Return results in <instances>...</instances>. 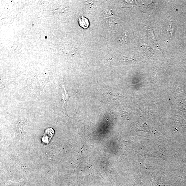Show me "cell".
Instances as JSON below:
<instances>
[{
  "label": "cell",
  "instance_id": "1",
  "mask_svg": "<svg viewBox=\"0 0 186 186\" xmlns=\"http://www.w3.org/2000/svg\"><path fill=\"white\" fill-rule=\"evenodd\" d=\"M54 133V130L53 128H46L44 134L42 137V141L43 143L48 144L51 140V139Z\"/></svg>",
  "mask_w": 186,
  "mask_h": 186
},
{
  "label": "cell",
  "instance_id": "2",
  "mask_svg": "<svg viewBox=\"0 0 186 186\" xmlns=\"http://www.w3.org/2000/svg\"><path fill=\"white\" fill-rule=\"evenodd\" d=\"M79 25L85 29L88 28L89 26V20L86 17H81L79 18Z\"/></svg>",
  "mask_w": 186,
  "mask_h": 186
}]
</instances>
